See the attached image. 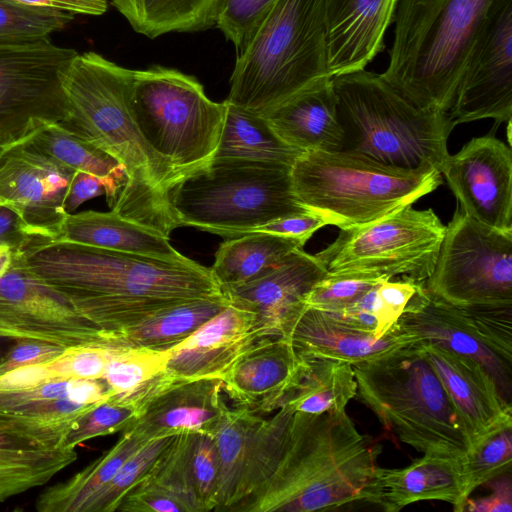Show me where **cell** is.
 <instances>
[{
    "instance_id": "1",
    "label": "cell",
    "mask_w": 512,
    "mask_h": 512,
    "mask_svg": "<svg viewBox=\"0 0 512 512\" xmlns=\"http://www.w3.org/2000/svg\"><path fill=\"white\" fill-rule=\"evenodd\" d=\"M379 452L346 410L305 414L282 405L256 431L232 512H312L367 501Z\"/></svg>"
},
{
    "instance_id": "2",
    "label": "cell",
    "mask_w": 512,
    "mask_h": 512,
    "mask_svg": "<svg viewBox=\"0 0 512 512\" xmlns=\"http://www.w3.org/2000/svg\"><path fill=\"white\" fill-rule=\"evenodd\" d=\"M24 265L109 336L184 301L223 295L210 268L67 242L30 238Z\"/></svg>"
},
{
    "instance_id": "3",
    "label": "cell",
    "mask_w": 512,
    "mask_h": 512,
    "mask_svg": "<svg viewBox=\"0 0 512 512\" xmlns=\"http://www.w3.org/2000/svg\"><path fill=\"white\" fill-rule=\"evenodd\" d=\"M134 70L102 55L77 53L63 77L67 132L115 158L125 183L112 211L169 237L178 228L170 191L181 176L143 137L133 115Z\"/></svg>"
},
{
    "instance_id": "4",
    "label": "cell",
    "mask_w": 512,
    "mask_h": 512,
    "mask_svg": "<svg viewBox=\"0 0 512 512\" xmlns=\"http://www.w3.org/2000/svg\"><path fill=\"white\" fill-rule=\"evenodd\" d=\"M494 0H399L380 76L414 106L448 113Z\"/></svg>"
},
{
    "instance_id": "5",
    "label": "cell",
    "mask_w": 512,
    "mask_h": 512,
    "mask_svg": "<svg viewBox=\"0 0 512 512\" xmlns=\"http://www.w3.org/2000/svg\"><path fill=\"white\" fill-rule=\"evenodd\" d=\"M343 133L340 151L403 168L443 173L456 126L448 113L420 109L380 74L364 69L331 77Z\"/></svg>"
},
{
    "instance_id": "6",
    "label": "cell",
    "mask_w": 512,
    "mask_h": 512,
    "mask_svg": "<svg viewBox=\"0 0 512 512\" xmlns=\"http://www.w3.org/2000/svg\"><path fill=\"white\" fill-rule=\"evenodd\" d=\"M327 78L325 0H276L238 52L226 101L265 117Z\"/></svg>"
},
{
    "instance_id": "7",
    "label": "cell",
    "mask_w": 512,
    "mask_h": 512,
    "mask_svg": "<svg viewBox=\"0 0 512 512\" xmlns=\"http://www.w3.org/2000/svg\"><path fill=\"white\" fill-rule=\"evenodd\" d=\"M352 367L357 396L400 441L423 454L466 455L457 414L420 342Z\"/></svg>"
},
{
    "instance_id": "8",
    "label": "cell",
    "mask_w": 512,
    "mask_h": 512,
    "mask_svg": "<svg viewBox=\"0 0 512 512\" xmlns=\"http://www.w3.org/2000/svg\"><path fill=\"white\" fill-rule=\"evenodd\" d=\"M291 180L302 205L340 229L388 216L443 183L435 168L403 169L344 151L304 152Z\"/></svg>"
},
{
    "instance_id": "9",
    "label": "cell",
    "mask_w": 512,
    "mask_h": 512,
    "mask_svg": "<svg viewBox=\"0 0 512 512\" xmlns=\"http://www.w3.org/2000/svg\"><path fill=\"white\" fill-rule=\"evenodd\" d=\"M178 227L233 238L273 220L307 212L294 193L291 166L243 159H211L170 191Z\"/></svg>"
},
{
    "instance_id": "10",
    "label": "cell",
    "mask_w": 512,
    "mask_h": 512,
    "mask_svg": "<svg viewBox=\"0 0 512 512\" xmlns=\"http://www.w3.org/2000/svg\"><path fill=\"white\" fill-rule=\"evenodd\" d=\"M131 106L143 137L181 176L212 159L226 104L210 100L196 78L159 65L134 70Z\"/></svg>"
},
{
    "instance_id": "11",
    "label": "cell",
    "mask_w": 512,
    "mask_h": 512,
    "mask_svg": "<svg viewBox=\"0 0 512 512\" xmlns=\"http://www.w3.org/2000/svg\"><path fill=\"white\" fill-rule=\"evenodd\" d=\"M446 226L432 209L406 206L373 222L340 229L315 256L328 273H370L417 282L432 274Z\"/></svg>"
},
{
    "instance_id": "12",
    "label": "cell",
    "mask_w": 512,
    "mask_h": 512,
    "mask_svg": "<svg viewBox=\"0 0 512 512\" xmlns=\"http://www.w3.org/2000/svg\"><path fill=\"white\" fill-rule=\"evenodd\" d=\"M424 285L458 307L512 306V231L477 222L457 206Z\"/></svg>"
},
{
    "instance_id": "13",
    "label": "cell",
    "mask_w": 512,
    "mask_h": 512,
    "mask_svg": "<svg viewBox=\"0 0 512 512\" xmlns=\"http://www.w3.org/2000/svg\"><path fill=\"white\" fill-rule=\"evenodd\" d=\"M77 51L50 38L0 44V148L26 142L69 115L63 77Z\"/></svg>"
},
{
    "instance_id": "14",
    "label": "cell",
    "mask_w": 512,
    "mask_h": 512,
    "mask_svg": "<svg viewBox=\"0 0 512 512\" xmlns=\"http://www.w3.org/2000/svg\"><path fill=\"white\" fill-rule=\"evenodd\" d=\"M0 334L65 348L109 342L107 334L24 265L17 249L11 269L0 278Z\"/></svg>"
},
{
    "instance_id": "15",
    "label": "cell",
    "mask_w": 512,
    "mask_h": 512,
    "mask_svg": "<svg viewBox=\"0 0 512 512\" xmlns=\"http://www.w3.org/2000/svg\"><path fill=\"white\" fill-rule=\"evenodd\" d=\"M455 125L512 118V0H494L448 111Z\"/></svg>"
},
{
    "instance_id": "16",
    "label": "cell",
    "mask_w": 512,
    "mask_h": 512,
    "mask_svg": "<svg viewBox=\"0 0 512 512\" xmlns=\"http://www.w3.org/2000/svg\"><path fill=\"white\" fill-rule=\"evenodd\" d=\"M119 396L138 410L124 431L145 441L183 432L214 437L230 410L221 379H182L166 370Z\"/></svg>"
},
{
    "instance_id": "17",
    "label": "cell",
    "mask_w": 512,
    "mask_h": 512,
    "mask_svg": "<svg viewBox=\"0 0 512 512\" xmlns=\"http://www.w3.org/2000/svg\"><path fill=\"white\" fill-rule=\"evenodd\" d=\"M76 171L23 142L0 152V205L15 211L33 238L52 240L68 214L65 200Z\"/></svg>"
},
{
    "instance_id": "18",
    "label": "cell",
    "mask_w": 512,
    "mask_h": 512,
    "mask_svg": "<svg viewBox=\"0 0 512 512\" xmlns=\"http://www.w3.org/2000/svg\"><path fill=\"white\" fill-rule=\"evenodd\" d=\"M458 206L486 226L512 231V151L493 133L450 155L442 173Z\"/></svg>"
},
{
    "instance_id": "19",
    "label": "cell",
    "mask_w": 512,
    "mask_h": 512,
    "mask_svg": "<svg viewBox=\"0 0 512 512\" xmlns=\"http://www.w3.org/2000/svg\"><path fill=\"white\" fill-rule=\"evenodd\" d=\"M327 274L319 259L301 248L264 276L221 290L230 304L254 314L262 337H284L306 308L308 293Z\"/></svg>"
},
{
    "instance_id": "20",
    "label": "cell",
    "mask_w": 512,
    "mask_h": 512,
    "mask_svg": "<svg viewBox=\"0 0 512 512\" xmlns=\"http://www.w3.org/2000/svg\"><path fill=\"white\" fill-rule=\"evenodd\" d=\"M420 343L450 398L469 450L494 430L512 422L511 406L503 400L481 364L436 344Z\"/></svg>"
},
{
    "instance_id": "21",
    "label": "cell",
    "mask_w": 512,
    "mask_h": 512,
    "mask_svg": "<svg viewBox=\"0 0 512 512\" xmlns=\"http://www.w3.org/2000/svg\"><path fill=\"white\" fill-rule=\"evenodd\" d=\"M424 282L408 302L396 326L419 342L436 344L477 361L492 377L503 400L511 406V362L483 343L461 307L432 295Z\"/></svg>"
},
{
    "instance_id": "22",
    "label": "cell",
    "mask_w": 512,
    "mask_h": 512,
    "mask_svg": "<svg viewBox=\"0 0 512 512\" xmlns=\"http://www.w3.org/2000/svg\"><path fill=\"white\" fill-rule=\"evenodd\" d=\"M305 364L287 338H262L224 375V393L239 408L270 413L281 407L299 382Z\"/></svg>"
},
{
    "instance_id": "23",
    "label": "cell",
    "mask_w": 512,
    "mask_h": 512,
    "mask_svg": "<svg viewBox=\"0 0 512 512\" xmlns=\"http://www.w3.org/2000/svg\"><path fill=\"white\" fill-rule=\"evenodd\" d=\"M262 337L255 316L229 303L192 335L170 348L166 371L182 379H221Z\"/></svg>"
},
{
    "instance_id": "24",
    "label": "cell",
    "mask_w": 512,
    "mask_h": 512,
    "mask_svg": "<svg viewBox=\"0 0 512 512\" xmlns=\"http://www.w3.org/2000/svg\"><path fill=\"white\" fill-rule=\"evenodd\" d=\"M398 0H325L330 76L365 69L380 53Z\"/></svg>"
},
{
    "instance_id": "25",
    "label": "cell",
    "mask_w": 512,
    "mask_h": 512,
    "mask_svg": "<svg viewBox=\"0 0 512 512\" xmlns=\"http://www.w3.org/2000/svg\"><path fill=\"white\" fill-rule=\"evenodd\" d=\"M416 459L403 468H376L366 502L387 512H397L423 500L450 503L457 512L464 511L465 492L463 457L431 454Z\"/></svg>"
},
{
    "instance_id": "26",
    "label": "cell",
    "mask_w": 512,
    "mask_h": 512,
    "mask_svg": "<svg viewBox=\"0 0 512 512\" xmlns=\"http://www.w3.org/2000/svg\"><path fill=\"white\" fill-rule=\"evenodd\" d=\"M284 337L302 356L326 357L351 365L375 360L419 342L396 325L384 336L376 337L310 307L304 309Z\"/></svg>"
},
{
    "instance_id": "27",
    "label": "cell",
    "mask_w": 512,
    "mask_h": 512,
    "mask_svg": "<svg viewBox=\"0 0 512 512\" xmlns=\"http://www.w3.org/2000/svg\"><path fill=\"white\" fill-rule=\"evenodd\" d=\"M265 117L284 142L299 150L337 152L342 148L331 78L302 91Z\"/></svg>"
},
{
    "instance_id": "28",
    "label": "cell",
    "mask_w": 512,
    "mask_h": 512,
    "mask_svg": "<svg viewBox=\"0 0 512 512\" xmlns=\"http://www.w3.org/2000/svg\"><path fill=\"white\" fill-rule=\"evenodd\" d=\"M53 242L88 245L171 262H189L161 232L128 220L114 211L69 213Z\"/></svg>"
},
{
    "instance_id": "29",
    "label": "cell",
    "mask_w": 512,
    "mask_h": 512,
    "mask_svg": "<svg viewBox=\"0 0 512 512\" xmlns=\"http://www.w3.org/2000/svg\"><path fill=\"white\" fill-rule=\"evenodd\" d=\"M304 245L300 239L265 232L233 237L219 246L210 270L221 289L241 285L269 273Z\"/></svg>"
},
{
    "instance_id": "30",
    "label": "cell",
    "mask_w": 512,
    "mask_h": 512,
    "mask_svg": "<svg viewBox=\"0 0 512 512\" xmlns=\"http://www.w3.org/2000/svg\"><path fill=\"white\" fill-rule=\"evenodd\" d=\"M228 305L224 294L171 305L111 336V342L119 346L170 349L192 335Z\"/></svg>"
},
{
    "instance_id": "31",
    "label": "cell",
    "mask_w": 512,
    "mask_h": 512,
    "mask_svg": "<svg viewBox=\"0 0 512 512\" xmlns=\"http://www.w3.org/2000/svg\"><path fill=\"white\" fill-rule=\"evenodd\" d=\"M212 159H243L291 166L304 153L284 142L266 117L228 103Z\"/></svg>"
},
{
    "instance_id": "32",
    "label": "cell",
    "mask_w": 512,
    "mask_h": 512,
    "mask_svg": "<svg viewBox=\"0 0 512 512\" xmlns=\"http://www.w3.org/2000/svg\"><path fill=\"white\" fill-rule=\"evenodd\" d=\"M145 442L123 431L110 449L66 481L43 490L36 502L38 512H82L85 504L116 475L124 462Z\"/></svg>"
},
{
    "instance_id": "33",
    "label": "cell",
    "mask_w": 512,
    "mask_h": 512,
    "mask_svg": "<svg viewBox=\"0 0 512 512\" xmlns=\"http://www.w3.org/2000/svg\"><path fill=\"white\" fill-rule=\"evenodd\" d=\"M303 357L306 364L302 376L282 405L305 414L345 411L357 396L352 365L326 357Z\"/></svg>"
},
{
    "instance_id": "34",
    "label": "cell",
    "mask_w": 512,
    "mask_h": 512,
    "mask_svg": "<svg viewBox=\"0 0 512 512\" xmlns=\"http://www.w3.org/2000/svg\"><path fill=\"white\" fill-rule=\"evenodd\" d=\"M132 28L151 39L216 25L220 0H111Z\"/></svg>"
},
{
    "instance_id": "35",
    "label": "cell",
    "mask_w": 512,
    "mask_h": 512,
    "mask_svg": "<svg viewBox=\"0 0 512 512\" xmlns=\"http://www.w3.org/2000/svg\"><path fill=\"white\" fill-rule=\"evenodd\" d=\"M259 414L230 409L214 438L219 457V478L214 511L231 512L238 502L256 431Z\"/></svg>"
},
{
    "instance_id": "36",
    "label": "cell",
    "mask_w": 512,
    "mask_h": 512,
    "mask_svg": "<svg viewBox=\"0 0 512 512\" xmlns=\"http://www.w3.org/2000/svg\"><path fill=\"white\" fill-rule=\"evenodd\" d=\"M26 143L55 163L104 180L109 186L106 200L112 209L125 183L124 170L115 158L67 132L58 124L45 126Z\"/></svg>"
},
{
    "instance_id": "37",
    "label": "cell",
    "mask_w": 512,
    "mask_h": 512,
    "mask_svg": "<svg viewBox=\"0 0 512 512\" xmlns=\"http://www.w3.org/2000/svg\"><path fill=\"white\" fill-rule=\"evenodd\" d=\"M113 346L105 342L67 347L49 360L1 375L0 391L20 390L54 381L103 379Z\"/></svg>"
},
{
    "instance_id": "38",
    "label": "cell",
    "mask_w": 512,
    "mask_h": 512,
    "mask_svg": "<svg viewBox=\"0 0 512 512\" xmlns=\"http://www.w3.org/2000/svg\"><path fill=\"white\" fill-rule=\"evenodd\" d=\"M96 405L68 398L34 402L0 410V427L30 440L40 449L61 448L76 419Z\"/></svg>"
},
{
    "instance_id": "39",
    "label": "cell",
    "mask_w": 512,
    "mask_h": 512,
    "mask_svg": "<svg viewBox=\"0 0 512 512\" xmlns=\"http://www.w3.org/2000/svg\"><path fill=\"white\" fill-rule=\"evenodd\" d=\"M77 457L75 449L0 448V502L46 484Z\"/></svg>"
},
{
    "instance_id": "40",
    "label": "cell",
    "mask_w": 512,
    "mask_h": 512,
    "mask_svg": "<svg viewBox=\"0 0 512 512\" xmlns=\"http://www.w3.org/2000/svg\"><path fill=\"white\" fill-rule=\"evenodd\" d=\"M194 434L191 432L177 434L138 483L170 496L183 507L184 512H202L190 471Z\"/></svg>"
},
{
    "instance_id": "41",
    "label": "cell",
    "mask_w": 512,
    "mask_h": 512,
    "mask_svg": "<svg viewBox=\"0 0 512 512\" xmlns=\"http://www.w3.org/2000/svg\"><path fill=\"white\" fill-rule=\"evenodd\" d=\"M171 356L170 349L114 345L102 380L111 396L128 394L163 372Z\"/></svg>"
},
{
    "instance_id": "42",
    "label": "cell",
    "mask_w": 512,
    "mask_h": 512,
    "mask_svg": "<svg viewBox=\"0 0 512 512\" xmlns=\"http://www.w3.org/2000/svg\"><path fill=\"white\" fill-rule=\"evenodd\" d=\"M175 436L145 442L124 462L112 480L90 498L82 512L117 511L126 494L145 477Z\"/></svg>"
},
{
    "instance_id": "43",
    "label": "cell",
    "mask_w": 512,
    "mask_h": 512,
    "mask_svg": "<svg viewBox=\"0 0 512 512\" xmlns=\"http://www.w3.org/2000/svg\"><path fill=\"white\" fill-rule=\"evenodd\" d=\"M74 15L0 0V44H23L50 38L63 30Z\"/></svg>"
},
{
    "instance_id": "44",
    "label": "cell",
    "mask_w": 512,
    "mask_h": 512,
    "mask_svg": "<svg viewBox=\"0 0 512 512\" xmlns=\"http://www.w3.org/2000/svg\"><path fill=\"white\" fill-rule=\"evenodd\" d=\"M512 463V422L494 430L462 458L465 492L509 471Z\"/></svg>"
},
{
    "instance_id": "45",
    "label": "cell",
    "mask_w": 512,
    "mask_h": 512,
    "mask_svg": "<svg viewBox=\"0 0 512 512\" xmlns=\"http://www.w3.org/2000/svg\"><path fill=\"white\" fill-rule=\"evenodd\" d=\"M137 415L138 410L132 402L120 396H111L76 419L61 448L75 449L92 438L122 432Z\"/></svg>"
},
{
    "instance_id": "46",
    "label": "cell",
    "mask_w": 512,
    "mask_h": 512,
    "mask_svg": "<svg viewBox=\"0 0 512 512\" xmlns=\"http://www.w3.org/2000/svg\"><path fill=\"white\" fill-rule=\"evenodd\" d=\"M110 396L102 379L54 381L20 390L0 391V410L64 398L93 405L106 401Z\"/></svg>"
},
{
    "instance_id": "47",
    "label": "cell",
    "mask_w": 512,
    "mask_h": 512,
    "mask_svg": "<svg viewBox=\"0 0 512 512\" xmlns=\"http://www.w3.org/2000/svg\"><path fill=\"white\" fill-rule=\"evenodd\" d=\"M388 279L370 273H328L308 293L305 305L336 314L357 301L373 286Z\"/></svg>"
},
{
    "instance_id": "48",
    "label": "cell",
    "mask_w": 512,
    "mask_h": 512,
    "mask_svg": "<svg viewBox=\"0 0 512 512\" xmlns=\"http://www.w3.org/2000/svg\"><path fill=\"white\" fill-rule=\"evenodd\" d=\"M276 0H220L216 25L240 52L249 43Z\"/></svg>"
},
{
    "instance_id": "49",
    "label": "cell",
    "mask_w": 512,
    "mask_h": 512,
    "mask_svg": "<svg viewBox=\"0 0 512 512\" xmlns=\"http://www.w3.org/2000/svg\"><path fill=\"white\" fill-rule=\"evenodd\" d=\"M190 471L202 512L214 511L219 478V457L213 436L194 434Z\"/></svg>"
},
{
    "instance_id": "50",
    "label": "cell",
    "mask_w": 512,
    "mask_h": 512,
    "mask_svg": "<svg viewBox=\"0 0 512 512\" xmlns=\"http://www.w3.org/2000/svg\"><path fill=\"white\" fill-rule=\"evenodd\" d=\"M461 309L483 343L511 362L512 306H469Z\"/></svg>"
},
{
    "instance_id": "51",
    "label": "cell",
    "mask_w": 512,
    "mask_h": 512,
    "mask_svg": "<svg viewBox=\"0 0 512 512\" xmlns=\"http://www.w3.org/2000/svg\"><path fill=\"white\" fill-rule=\"evenodd\" d=\"M423 282L402 277L399 280H384L375 287L376 336L390 332L403 314L408 302Z\"/></svg>"
},
{
    "instance_id": "52",
    "label": "cell",
    "mask_w": 512,
    "mask_h": 512,
    "mask_svg": "<svg viewBox=\"0 0 512 512\" xmlns=\"http://www.w3.org/2000/svg\"><path fill=\"white\" fill-rule=\"evenodd\" d=\"M65 347L37 340H15L0 357V376L17 368L49 360Z\"/></svg>"
},
{
    "instance_id": "53",
    "label": "cell",
    "mask_w": 512,
    "mask_h": 512,
    "mask_svg": "<svg viewBox=\"0 0 512 512\" xmlns=\"http://www.w3.org/2000/svg\"><path fill=\"white\" fill-rule=\"evenodd\" d=\"M117 511L121 512H184L170 496L148 486L137 484L130 490Z\"/></svg>"
},
{
    "instance_id": "54",
    "label": "cell",
    "mask_w": 512,
    "mask_h": 512,
    "mask_svg": "<svg viewBox=\"0 0 512 512\" xmlns=\"http://www.w3.org/2000/svg\"><path fill=\"white\" fill-rule=\"evenodd\" d=\"M328 225L324 218L311 212H302L278 218L256 228L253 232L272 233L307 240L320 228Z\"/></svg>"
},
{
    "instance_id": "55",
    "label": "cell",
    "mask_w": 512,
    "mask_h": 512,
    "mask_svg": "<svg viewBox=\"0 0 512 512\" xmlns=\"http://www.w3.org/2000/svg\"><path fill=\"white\" fill-rule=\"evenodd\" d=\"M485 485L491 493L482 498H468L464 510L471 512H511L512 511V480L510 473H505L488 480Z\"/></svg>"
},
{
    "instance_id": "56",
    "label": "cell",
    "mask_w": 512,
    "mask_h": 512,
    "mask_svg": "<svg viewBox=\"0 0 512 512\" xmlns=\"http://www.w3.org/2000/svg\"><path fill=\"white\" fill-rule=\"evenodd\" d=\"M109 193L108 184L92 174L76 171L72 177L65 200L66 212H74L81 204L92 198Z\"/></svg>"
},
{
    "instance_id": "57",
    "label": "cell",
    "mask_w": 512,
    "mask_h": 512,
    "mask_svg": "<svg viewBox=\"0 0 512 512\" xmlns=\"http://www.w3.org/2000/svg\"><path fill=\"white\" fill-rule=\"evenodd\" d=\"M21 5L59 11L71 15L100 16L107 11V0H10Z\"/></svg>"
},
{
    "instance_id": "58",
    "label": "cell",
    "mask_w": 512,
    "mask_h": 512,
    "mask_svg": "<svg viewBox=\"0 0 512 512\" xmlns=\"http://www.w3.org/2000/svg\"><path fill=\"white\" fill-rule=\"evenodd\" d=\"M33 238L30 227L12 209L0 205V243L19 248Z\"/></svg>"
},
{
    "instance_id": "59",
    "label": "cell",
    "mask_w": 512,
    "mask_h": 512,
    "mask_svg": "<svg viewBox=\"0 0 512 512\" xmlns=\"http://www.w3.org/2000/svg\"><path fill=\"white\" fill-rule=\"evenodd\" d=\"M0 448L7 449H40L30 440L6 431L0 427Z\"/></svg>"
},
{
    "instance_id": "60",
    "label": "cell",
    "mask_w": 512,
    "mask_h": 512,
    "mask_svg": "<svg viewBox=\"0 0 512 512\" xmlns=\"http://www.w3.org/2000/svg\"><path fill=\"white\" fill-rule=\"evenodd\" d=\"M17 248L6 243H0V278L12 267Z\"/></svg>"
},
{
    "instance_id": "61",
    "label": "cell",
    "mask_w": 512,
    "mask_h": 512,
    "mask_svg": "<svg viewBox=\"0 0 512 512\" xmlns=\"http://www.w3.org/2000/svg\"><path fill=\"white\" fill-rule=\"evenodd\" d=\"M15 340L0 334V357L9 349Z\"/></svg>"
},
{
    "instance_id": "62",
    "label": "cell",
    "mask_w": 512,
    "mask_h": 512,
    "mask_svg": "<svg viewBox=\"0 0 512 512\" xmlns=\"http://www.w3.org/2000/svg\"><path fill=\"white\" fill-rule=\"evenodd\" d=\"M3 149L0 148V152L2 151Z\"/></svg>"
}]
</instances>
